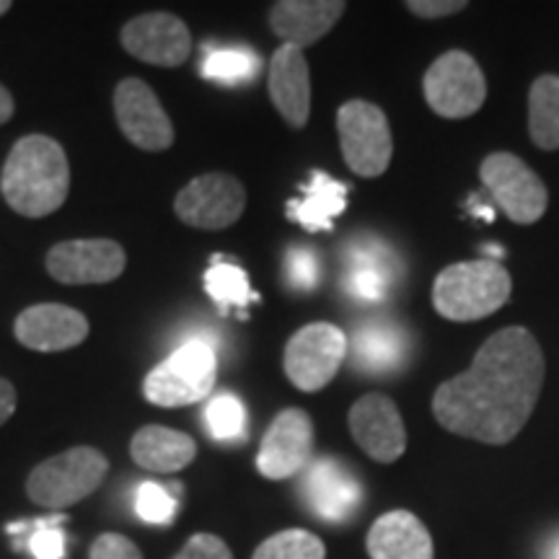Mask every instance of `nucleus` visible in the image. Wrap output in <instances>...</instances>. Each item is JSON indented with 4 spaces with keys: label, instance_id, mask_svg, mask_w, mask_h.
Instances as JSON below:
<instances>
[{
    "label": "nucleus",
    "instance_id": "14",
    "mask_svg": "<svg viewBox=\"0 0 559 559\" xmlns=\"http://www.w3.org/2000/svg\"><path fill=\"white\" fill-rule=\"evenodd\" d=\"M122 47L135 60L158 68L185 66L192 52V34L179 16L166 11L143 13L122 26Z\"/></svg>",
    "mask_w": 559,
    "mask_h": 559
},
{
    "label": "nucleus",
    "instance_id": "20",
    "mask_svg": "<svg viewBox=\"0 0 559 559\" xmlns=\"http://www.w3.org/2000/svg\"><path fill=\"white\" fill-rule=\"evenodd\" d=\"M370 559H432V539L425 523L409 510H389L368 531Z\"/></svg>",
    "mask_w": 559,
    "mask_h": 559
},
{
    "label": "nucleus",
    "instance_id": "5",
    "mask_svg": "<svg viewBox=\"0 0 559 559\" xmlns=\"http://www.w3.org/2000/svg\"><path fill=\"white\" fill-rule=\"evenodd\" d=\"M215 376H218V362L213 347L207 342L192 340L174 349L169 358L145 376L143 394L156 407H187L205 400L215 386Z\"/></svg>",
    "mask_w": 559,
    "mask_h": 559
},
{
    "label": "nucleus",
    "instance_id": "8",
    "mask_svg": "<svg viewBox=\"0 0 559 559\" xmlns=\"http://www.w3.org/2000/svg\"><path fill=\"white\" fill-rule=\"evenodd\" d=\"M345 358L347 334L330 321H317L288 340L283 368L293 386L311 394V391H321L326 383H332Z\"/></svg>",
    "mask_w": 559,
    "mask_h": 559
},
{
    "label": "nucleus",
    "instance_id": "7",
    "mask_svg": "<svg viewBox=\"0 0 559 559\" xmlns=\"http://www.w3.org/2000/svg\"><path fill=\"white\" fill-rule=\"evenodd\" d=\"M423 91L436 115L445 120H466L485 104L487 81L469 52L449 50L428 68Z\"/></svg>",
    "mask_w": 559,
    "mask_h": 559
},
{
    "label": "nucleus",
    "instance_id": "33",
    "mask_svg": "<svg viewBox=\"0 0 559 559\" xmlns=\"http://www.w3.org/2000/svg\"><path fill=\"white\" fill-rule=\"evenodd\" d=\"M88 559H143V551L128 536L107 531V534L96 536V542L91 544Z\"/></svg>",
    "mask_w": 559,
    "mask_h": 559
},
{
    "label": "nucleus",
    "instance_id": "15",
    "mask_svg": "<svg viewBox=\"0 0 559 559\" xmlns=\"http://www.w3.org/2000/svg\"><path fill=\"white\" fill-rule=\"evenodd\" d=\"M355 443L379 464H394L407 451V428L396 404L383 394H366L347 415Z\"/></svg>",
    "mask_w": 559,
    "mask_h": 559
},
{
    "label": "nucleus",
    "instance_id": "26",
    "mask_svg": "<svg viewBox=\"0 0 559 559\" xmlns=\"http://www.w3.org/2000/svg\"><path fill=\"white\" fill-rule=\"evenodd\" d=\"M205 290L218 304L221 313H228V309H247L249 304L260 300L251 290L247 272L239 264L223 262L221 257H215L213 267L205 272Z\"/></svg>",
    "mask_w": 559,
    "mask_h": 559
},
{
    "label": "nucleus",
    "instance_id": "2",
    "mask_svg": "<svg viewBox=\"0 0 559 559\" xmlns=\"http://www.w3.org/2000/svg\"><path fill=\"white\" fill-rule=\"evenodd\" d=\"M0 190L13 213L47 218L68 200L70 166L58 140L26 135L13 145L3 164Z\"/></svg>",
    "mask_w": 559,
    "mask_h": 559
},
{
    "label": "nucleus",
    "instance_id": "25",
    "mask_svg": "<svg viewBox=\"0 0 559 559\" xmlns=\"http://www.w3.org/2000/svg\"><path fill=\"white\" fill-rule=\"evenodd\" d=\"M528 132L536 148H559V75H539L531 83Z\"/></svg>",
    "mask_w": 559,
    "mask_h": 559
},
{
    "label": "nucleus",
    "instance_id": "16",
    "mask_svg": "<svg viewBox=\"0 0 559 559\" xmlns=\"http://www.w3.org/2000/svg\"><path fill=\"white\" fill-rule=\"evenodd\" d=\"M13 334L24 347L37 353H62L88 337V319L62 304H37L21 311Z\"/></svg>",
    "mask_w": 559,
    "mask_h": 559
},
{
    "label": "nucleus",
    "instance_id": "30",
    "mask_svg": "<svg viewBox=\"0 0 559 559\" xmlns=\"http://www.w3.org/2000/svg\"><path fill=\"white\" fill-rule=\"evenodd\" d=\"M177 498H179V485H156V481H143L138 487L135 510L145 523L153 526H166L171 523L174 513H177Z\"/></svg>",
    "mask_w": 559,
    "mask_h": 559
},
{
    "label": "nucleus",
    "instance_id": "31",
    "mask_svg": "<svg viewBox=\"0 0 559 559\" xmlns=\"http://www.w3.org/2000/svg\"><path fill=\"white\" fill-rule=\"evenodd\" d=\"M285 283L293 290L309 293L319 285V260L311 249L296 247L285 257Z\"/></svg>",
    "mask_w": 559,
    "mask_h": 559
},
{
    "label": "nucleus",
    "instance_id": "1",
    "mask_svg": "<svg viewBox=\"0 0 559 559\" xmlns=\"http://www.w3.org/2000/svg\"><path fill=\"white\" fill-rule=\"evenodd\" d=\"M544 353L523 326L495 332L472 366L443 381L432 396V415L453 436L506 445L523 430L544 386Z\"/></svg>",
    "mask_w": 559,
    "mask_h": 559
},
{
    "label": "nucleus",
    "instance_id": "24",
    "mask_svg": "<svg viewBox=\"0 0 559 559\" xmlns=\"http://www.w3.org/2000/svg\"><path fill=\"white\" fill-rule=\"evenodd\" d=\"M347 353H353L355 368L362 373H391L404 362L407 337L391 321H368L355 330L353 342H347Z\"/></svg>",
    "mask_w": 559,
    "mask_h": 559
},
{
    "label": "nucleus",
    "instance_id": "35",
    "mask_svg": "<svg viewBox=\"0 0 559 559\" xmlns=\"http://www.w3.org/2000/svg\"><path fill=\"white\" fill-rule=\"evenodd\" d=\"M466 0H409L407 11L417 19H445L466 9Z\"/></svg>",
    "mask_w": 559,
    "mask_h": 559
},
{
    "label": "nucleus",
    "instance_id": "32",
    "mask_svg": "<svg viewBox=\"0 0 559 559\" xmlns=\"http://www.w3.org/2000/svg\"><path fill=\"white\" fill-rule=\"evenodd\" d=\"M66 515L52 521H39L34 534L29 536V549L34 559H62L66 557V534H62L60 523Z\"/></svg>",
    "mask_w": 559,
    "mask_h": 559
},
{
    "label": "nucleus",
    "instance_id": "39",
    "mask_svg": "<svg viewBox=\"0 0 559 559\" xmlns=\"http://www.w3.org/2000/svg\"><path fill=\"white\" fill-rule=\"evenodd\" d=\"M555 559H559V547H557V551H555Z\"/></svg>",
    "mask_w": 559,
    "mask_h": 559
},
{
    "label": "nucleus",
    "instance_id": "12",
    "mask_svg": "<svg viewBox=\"0 0 559 559\" xmlns=\"http://www.w3.org/2000/svg\"><path fill=\"white\" fill-rule=\"evenodd\" d=\"M115 117L122 135L138 148L158 153L174 145V124L145 81L124 79L115 88Z\"/></svg>",
    "mask_w": 559,
    "mask_h": 559
},
{
    "label": "nucleus",
    "instance_id": "23",
    "mask_svg": "<svg viewBox=\"0 0 559 559\" xmlns=\"http://www.w3.org/2000/svg\"><path fill=\"white\" fill-rule=\"evenodd\" d=\"M347 192V185H342V181L332 179L330 174L317 169L311 171L309 185H304V198L290 200L285 205V213H288L293 223L309 230V234L332 230L334 218L345 213Z\"/></svg>",
    "mask_w": 559,
    "mask_h": 559
},
{
    "label": "nucleus",
    "instance_id": "11",
    "mask_svg": "<svg viewBox=\"0 0 559 559\" xmlns=\"http://www.w3.org/2000/svg\"><path fill=\"white\" fill-rule=\"evenodd\" d=\"M128 267V254L111 239H73L47 251V272L62 285H102Z\"/></svg>",
    "mask_w": 559,
    "mask_h": 559
},
{
    "label": "nucleus",
    "instance_id": "10",
    "mask_svg": "<svg viewBox=\"0 0 559 559\" xmlns=\"http://www.w3.org/2000/svg\"><path fill=\"white\" fill-rule=\"evenodd\" d=\"M174 210L187 226L223 230L234 226L247 210V190L230 174H202L177 194Z\"/></svg>",
    "mask_w": 559,
    "mask_h": 559
},
{
    "label": "nucleus",
    "instance_id": "17",
    "mask_svg": "<svg viewBox=\"0 0 559 559\" xmlns=\"http://www.w3.org/2000/svg\"><path fill=\"white\" fill-rule=\"evenodd\" d=\"M304 498L321 521L345 523L360 508L362 489L342 461L319 459L306 469Z\"/></svg>",
    "mask_w": 559,
    "mask_h": 559
},
{
    "label": "nucleus",
    "instance_id": "29",
    "mask_svg": "<svg viewBox=\"0 0 559 559\" xmlns=\"http://www.w3.org/2000/svg\"><path fill=\"white\" fill-rule=\"evenodd\" d=\"M205 423L215 440H241L247 432V409L239 396L218 394L207 404Z\"/></svg>",
    "mask_w": 559,
    "mask_h": 559
},
{
    "label": "nucleus",
    "instance_id": "37",
    "mask_svg": "<svg viewBox=\"0 0 559 559\" xmlns=\"http://www.w3.org/2000/svg\"><path fill=\"white\" fill-rule=\"evenodd\" d=\"M13 96H11V91L3 86V83H0V124H5L13 117Z\"/></svg>",
    "mask_w": 559,
    "mask_h": 559
},
{
    "label": "nucleus",
    "instance_id": "38",
    "mask_svg": "<svg viewBox=\"0 0 559 559\" xmlns=\"http://www.w3.org/2000/svg\"><path fill=\"white\" fill-rule=\"evenodd\" d=\"M11 0H0V16H5V13H9L11 11Z\"/></svg>",
    "mask_w": 559,
    "mask_h": 559
},
{
    "label": "nucleus",
    "instance_id": "13",
    "mask_svg": "<svg viewBox=\"0 0 559 559\" xmlns=\"http://www.w3.org/2000/svg\"><path fill=\"white\" fill-rule=\"evenodd\" d=\"M313 451V423L304 409H283L264 432L257 469L264 479H288L304 472Z\"/></svg>",
    "mask_w": 559,
    "mask_h": 559
},
{
    "label": "nucleus",
    "instance_id": "4",
    "mask_svg": "<svg viewBox=\"0 0 559 559\" xmlns=\"http://www.w3.org/2000/svg\"><path fill=\"white\" fill-rule=\"evenodd\" d=\"M107 472L109 461L102 451L91 445H75L34 466L26 479V495L39 508L66 510L94 495Z\"/></svg>",
    "mask_w": 559,
    "mask_h": 559
},
{
    "label": "nucleus",
    "instance_id": "6",
    "mask_svg": "<svg viewBox=\"0 0 559 559\" xmlns=\"http://www.w3.org/2000/svg\"><path fill=\"white\" fill-rule=\"evenodd\" d=\"M337 132L349 171L362 179H376L389 169L394 156V138L381 107L362 99L342 104L337 111Z\"/></svg>",
    "mask_w": 559,
    "mask_h": 559
},
{
    "label": "nucleus",
    "instance_id": "9",
    "mask_svg": "<svg viewBox=\"0 0 559 559\" xmlns=\"http://www.w3.org/2000/svg\"><path fill=\"white\" fill-rule=\"evenodd\" d=\"M481 185L487 187L502 213L519 226H531L547 213L549 192L539 174L528 169L513 153H489L479 166Z\"/></svg>",
    "mask_w": 559,
    "mask_h": 559
},
{
    "label": "nucleus",
    "instance_id": "18",
    "mask_svg": "<svg viewBox=\"0 0 559 559\" xmlns=\"http://www.w3.org/2000/svg\"><path fill=\"white\" fill-rule=\"evenodd\" d=\"M270 99L290 128H306L311 115V73L304 50L280 45L270 60Z\"/></svg>",
    "mask_w": 559,
    "mask_h": 559
},
{
    "label": "nucleus",
    "instance_id": "28",
    "mask_svg": "<svg viewBox=\"0 0 559 559\" xmlns=\"http://www.w3.org/2000/svg\"><path fill=\"white\" fill-rule=\"evenodd\" d=\"M324 542L306 528H285L264 539L251 559H324Z\"/></svg>",
    "mask_w": 559,
    "mask_h": 559
},
{
    "label": "nucleus",
    "instance_id": "36",
    "mask_svg": "<svg viewBox=\"0 0 559 559\" xmlns=\"http://www.w3.org/2000/svg\"><path fill=\"white\" fill-rule=\"evenodd\" d=\"M16 412V389L11 381L0 379V425Z\"/></svg>",
    "mask_w": 559,
    "mask_h": 559
},
{
    "label": "nucleus",
    "instance_id": "21",
    "mask_svg": "<svg viewBox=\"0 0 559 559\" xmlns=\"http://www.w3.org/2000/svg\"><path fill=\"white\" fill-rule=\"evenodd\" d=\"M394 260L379 241H358L347 251L345 288L360 304H381L394 283Z\"/></svg>",
    "mask_w": 559,
    "mask_h": 559
},
{
    "label": "nucleus",
    "instance_id": "19",
    "mask_svg": "<svg viewBox=\"0 0 559 559\" xmlns=\"http://www.w3.org/2000/svg\"><path fill=\"white\" fill-rule=\"evenodd\" d=\"M342 0H280L270 11L272 32L298 50L317 45L345 13Z\"/></svg>",
    "mask_w": 559,
    "mask_h": 559
},
{
    "label": "nucleus",
    "instance_id": "34",
    "mask_svg": "<svg viewBox=\"0 0 559 559\" xmlns=\"http://www.w3.org/2000/svg\"><path fill=\"white\" fill-rule=\"evenodd\" d=\"M171 559H234V555L221 536L194 534Z\"/></svg>",
    "mask_w": 559,
    "mask_h": 559
},
{
    "label": "nucleus",
    "instance_id": "27",
    "mask_svg": "<svg viewBox=\"0 0 559 559\" xmlns=\"http://www.w3.org/2000/svg\"><path fill=\"white\" fill-rule=\"evenodd\" d=\"M260 66V58L251 50L221 47V50H210L207 58L202 60V79L236 86V83L254 79Z\"/></svg>",
    "mask_w": 559,
    "mask_h": 559
},
{
    "label": "nucleus",
    "instance_id": "3",
    "mask_svg": "<svg viewBox=\"0 0 559 559\" xmlns=\"http://www.w3.org/2000/svg\"><path fill=\"white\" fill-rule=\"evenodd\" d=\"M513 280L495 260H472L445 267L432 283V306L449 321H479L508 304Z\"/></svg>",
    "mask_w": 559,
    "mask_h": 559
},
{
    "label": "nucleus",
    "instance_id": "22",
    "mask_svg": "<svg viewBox=\"0 0 559 559\" xmlns=\"http://www.w3.org/2000/svg\"><path fill=\"white\" fill-rule=\"evenodd\" d=\"M130 456L143 469L174 474L192 464L198 456V443L181 430L164 428V425H145L132 438Z\"/></svg>",
    "mask_w": 559,
    "mask_h": 559
}]
</instances>
